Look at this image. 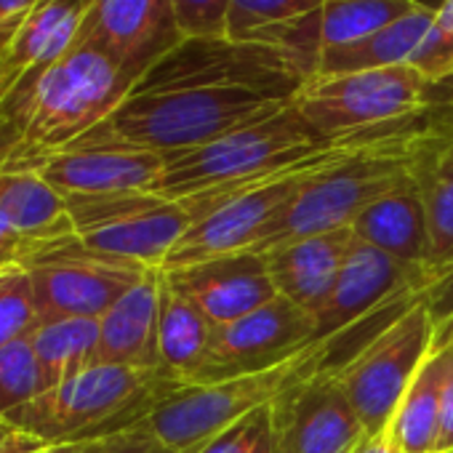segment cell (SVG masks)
<instances>
[{
  "mask_svg": "<svg viewBox=\"0 0 453 453\" xmlns=\"http://www.w3.org/2000/svg\"><path fill=\"white\" fill-rule=\"evenodd\" d=\"M134 86L136 81L102 49L75 43L0 102V168H27L75 144L110 118Z\"/></svg>",
  "mask_w": 453,
  "mask_h": 453,
  "instance_id": "obj_1",
  "label": "cell"
},
{
  "mask_svg": "<svg viewBox=\"0 0 453 453\" xmlns=\"http://www.w3.org/2000/svg\"><path fill=\"white\" fill-rule=\"evenodd\" d=\"M432 144H437L432 136L403 131L368 136L318 171L273 219L259 243L243 254L262 257L288 241L347 230L373 200L416 176V165Z\"/></svg>",
  "mask_w": 453,
  "mask_h": 453,
  "instance_id": "obj_2",
  "label": "cell"
},
{
  "mask_svg": "<svg viewBox=\"0 0 453 453\" xmlns=\"http://www.w3.org/2000/svg\"><path fill=\"white\" fill-rule=\"evenodd\" d=\"M288 102L294 99H275L249 88H134L110 118L70 147L115 144L160 155L184 152L208 144Z\"/></svg>",
  "mask_w": 453,
  "mask_h": 453,
  "instance_id": "obj_3",
  "label": "cell"
},
{
  "mask_svg": "<svg viewBox=\"0 0 453 453\" xmlns=\"http://www.w3.org/2000/svg\"><path fill=\"white\" fill-rule=\"evenodd\" d=\"M387 310H381V312H387ZM381 312H376V315H381ZM376 315H371L368 320H373ZM368 320H363V323H368ZM363 323H357L347 334H339L331 339H318V342L307 344L302 352L291 355L288 360H283L273 368L219 379V381H208V384L179 387V389L168 392L144 416L142 424L147 429H152L176 453H197L208 440H213L226 426H233L235 421L246 418L249 413H254L259 408L273 405V400L280 392H286L288 387H294L296 381H302L323 368L339 365L344 360V357H336L342 342H349L352 336H357Z\"/></svg>",
  "mask_w": 453,
  "mask_h": 453,
  "instance_id": "obj_4",
  "label": "cell"
},
{
  "mask_svg": "<svg viewBox=\"0 0 453 453\" xmlns=\"http://www.w3.org/2000/svg\"><path fill=\"white\" fill-rule=\"evenodd\" d=\"M334 142L320 139L294 102L254 118L224 136L165 155V168L150 192L168 200L235 189L267 173L302 163Z\"/></svg>",
  "mask_w": 453,
  "mask_h": 453,
  "instance_id": "obj_5",
  "label": "cell"
},
{
  "mask_svg": "<svg viewBox=\"0 0 453 453\" xmlns=\"http://www.w3.org/2000/svg\"><path fill=\"white\" fill-rule=\"evenodd\" d=\"M173 389H179V384L160 371L99 363L54 384L4 418L46 445L86 442L142 424Z\"/></svg>",
  "mask_w": 453,
  "mask_h": 453,
  "instance_id": "obj_6",
  "label": "cell"
},
{
  "mask_svg": "<svg viewBox=\"0 0 453 453\" xmlns=\"http://www.w3.org/2000/svg\"><path fill=\"white\" fill-rule=\"evenodd\" d=\"M365 139L368 136L334 142L331 147L302 163H294L288 168H280L235 189L187 197L184 203L192 213V224L187 226V233L179 238V243L173 246V251L168 254L160 270L168 273L197 262L251 251L259 243V238L267 233L273 219L318 171L344 157Z\"/></svg>",
  "mask_w": 453,
  "mask_h": 453,
  "instance_id": "obj_7",
  "label": "cell"
},
{
  "mask_svg": "<svg viewBox=\"0 0 453 453\" xmlns=\"http://www.w3.org/2000/svg\"><path fill=\"white\" fill-rule=\"evenodd\" d=\"M432 86L416 67H381L342 75H312L294 96L296 110L326 142L371 136L395 128L432 102Z\"/></svg>",
  "mask_w": 453,
  "mask_h": 453,
  "instance_id": "obj_8",
  "label": "cell"
},
{
  "mask_svg": "<svg viewBox=\"0 0 453 453\" xmlns=\"http://www.w3.org/2000/svg\"><path fill=\"white\" fill-rule=\"evenodd\" d=\"M432 339L434 320L421 291L334 368V376L368 437L387 432L408 384L432 347Z\"/></svg>",
  "mask_w": 453,
  "mask_h": 453,
  "instance_id": "obj_9",
  "label": "cell"
},
{
  "mask_svg": "<svg viewBox=\"0 0 453 453\" xmlns=\"http://www.w3.org/2000/svg\"><path fill=\"white\" fill-rule=\"evenodd\" d=\"M310 78L307 67L291 51L273 43L184 38L155 67H150L134 88H249L275 99H294Z\"/></svg>",
  "mask_w": 453,
  "mask_h": 453,
  "instance_id": "obj_10",
  "label": "cell"
},
{
  "mask_svg": "<svg viewBox=\"0 0 453 453\" xmlns=\"http://www.w3.org/2000/svg\"><path fill=\"white\" fill-rule=\"evenodd\" d=\"M75 238L104 257L160 270L179 238L192 224L184 200L157 192L65 195Z\"/></svg>",
  "mask_w": 453,
  "mask_h": 453,
  "instance_id": "obj_11",
  "label": "cell"
},
{
  "mask_svg": "<svg viewBox=\"0 0 453 453\" xmlns=\"http://www.w3.org/2000/svg\"><path fill=\"white\" fill-rule=\"evenodd\" d=\"M30 275L41 320L94 318L99 320L150 267L86 249L78 238L54 243L22 265Z\"/></svg>",
  "mask_w": 453,
  "mask_h": 453,
  "instance_id": "obj_12",
  "label": "cell"
},
{
  "mask_svg": "<svg viewBox=\"0 0 453 453\" xmlns=\"http://www.w3.org/2000/svg\"><path fill=\"white\" fill-rule=\"evenodd\" d=\"M312 342H318L315 315L278 294L246 318L213 326L197 384L273 368Z\"/></svg>",
  "mask_w": 453,
  "mask_h": 453,
  "instance_id": "obj_13",
  "label": "cell"
},
{
  "mask_svg": "<svg viewBox=\"0 0 453 453\" xmlns=\"http://www.w3.org/2000/svg\"><path fill=\"white\" fill-rule=\"evenodd\" d=\"M334 368L296 381L273 400V453H349L368 437Z\"/></svg>",
  "mask_w": 453,
  "mask_h": 453,
  "instance_id": "obj_14",
  "label": "cell"
},
{
  "mask_svg": "<svg viewBox=\"0 0 453 453\" xmlns=\"http://www.w3.org/2000/svg\"><path fill=\"white\" fill-rule=\"evenodd\" d=\"M429 278L421 270H413L395 257L363 243L355 238L334 291L328 294L326 304L318 310V339H331L347 334L357 323L368 320L371 315L392 307L395 302L424 291Z\"/></svg>",
  "mask_w": 453,
  "mask_h": 453,
  "instance_id": "obj_15",
  "label": "cell"
},
{
  "mask_svg": "<svg viewBox=\"0 0 453 453\" xmlns=\"http://www.w3.org/2000/svg\"><path fill=\"white\" fill-rule=\"evenodd\" d=\"M181 41L171 0H96L75 43L102 49L139 83Z\"/></svg>",
  "mask_w": 453,
  "mask_h": 453,
  "instance_id": "obj_16",
  "label": "cell"
},
{
  "mask_svg": "<svg viewBox=\"0 0 453 453\" xmlns=\"http://www.w3.org/2000/svg\"><path fill=\"white\" fill-rule=\"evenodd\" d=\"M163 273V270H160ZM168 286L184 296L211 326H224L265 307L278 296L267 270V259L259 254H230L189 267L163 273Z\"/></svg>",
  "mask_w": 453,
  "mask_h": 453,
  "instance_id": "obj_17",
  "label": "cell"
},
{
  "mask_svg": "<svg viewBox=\"0 0 453 453\" xmlns=\"http://www.w3.org/2000/svg\"><path fill=\"white\" fill-rule=\"evenodd\" d=\"M62 195H112V192H144L152 189L165 168V155L94 144V147H67L33 165Z\"/></svg>",
  "mask_w": 453,
  "mask_h": 453,
  "instance_id": "obj_18",
  "label": "cell"
},
{
  "mask_svg": "<svg viewBox=\"0 0 453 453\" xmlns=\"http://www.w3.org/2000/svg\"><path fill=\"white\" fill-rule=\"evenodd\" d=\"M352 243L355 233L352 226H347V230L280 243L262 257L267 259L275 291L296 307L318 315V310L334 291V283Z\"/></svg>",
  "mask_w": 453,
  "mask_h": 453,
  "instance_id": "obj_19",
  "label": "cell"
},
{
  "mask_svg": "<svg viewBox=\"0 0 453 453\" xmlns=\"http://www.w3.org/2000/svg\"><path fill=\"white\" fill-rule=\"evenodd\" d=\"M160 283L163 273L150 270L99 318V363L160 371Z\"/></svg>",
  "mask_w": 453,
  "mask_h": 453,
  "instance_id": "obj_20",
  "label": "cell"
},
{
  "mask_svg": "<svg viewBox=\"0 0 453 453\" xmlns=\"http://www.w3.org/2000/svg\"><path fill=\"white\" fill-rule=\"evenodd\" d=\"M450 349H453L450 326L445 320H434L432 347L421 368L416 371L413 381L408 384L384 432L397 453H437L440 405H442L445 376L450 368Z\"/></svg>",
  "mask_w": 453,
  "mask_h": 453,
  "instance_id": "obj_21",
  "label": "cell"
},
{
  "mask_svg": "<svg viewBox=\"0 0 453 453\" xmlns=\"http://www.w3.org/2000/svg\"><path fill=\"white\" fill-rule=\"evenodd\" d=\"M352 233L357 241L395 257L397 262L421 270L426 278L429 257V233H426V211L416 184V176L389 195L373 200L355 221Z\"/></svg>",
  "mask_w": 453,
  "mask_h": 453,
  "instance_id": "obj_22",
  "label": "cell"
},
{
  "mask_svg": "<svg viewBox=\"0 0 453 453\" xmlns=\"http://www.w3.org/2000/svg\"><path fill=\"white\" fill-rule=\"evenodd\" d=\"M94 4L96 0H41L6 54V96L22 78L41 75L75 46Z\"/></svg>",
  "mask_w": 453,
  "mask_h": 453,
  "instance_id": "obj_23",
  "label": "cell"
},
{
  "mask_svg": "<svg viewBox=\"0 0 453 453\" xmlns=\"http://www.w3.org/2000/svg\"><path fill=\"white\" fill-rule=\"evenodd\" d=\"M0 216L43 249L75 238L67 197L30 168H0Z\"/></svg>",
  "mask_w": 453,
  "mask_h": 453,
  "instance_id": "obj_24",
  "label": "cell"
},
{
  "mask_svg": "<svg viewBox=\"0 0 453 453\" xmlns=\"http://www.w3.org/2000/svg\"><path fill=\"white\" fill-rule=\"evenodd\" d=\"M432 22H434V9L421 6L413 14L397 19L395 25L357 43L323 51L315 75H342V73H363V70H381V67H400V65L413 67L432 30Z\"/></svg>",
  "mask_w": 453,
  "mask_h": 453,
  "instance_id": "obj_25",
  "label": "cell"
},
{
  "mask_svg": "<svg viewBox=\"0 0 453 453\" xmlns=\"http://www.w3.org/2000/svg\"><path fill=\"white\" fill-rule=\"evenodd\" d=\"M213 326L184 296H179L165 275L160 283V320H157V352L160 373L179 387H192L205 365Z\"/></svg>",
  "mask_w": 453,
  "mask_h": 453,
  "instance_id": "obj_26",
  "label": "cell"
},
{
  "mask_svg": "<svg viewBox=\"0 0 453 453\" xmlns=\"http://www.w3.org/2000/svg\"><path fill=\"white\" fill-rule=\"evenodd\" d=\"M416 184L426 211L429 283L453 270V144H432L416 165Z\"/></svg>",
  "mask_w": 453,
  "mask_h": 453,
  "instance_id": "obj_27",
  "label": "cell"
},
{
  "mask_svg": "<svg viewBox=\"0 0 453 453\" xmlns=\"http://www.w3.org/2000/svg\"><path fill=\"white\" fill-rule=\"evenodd\" d=\"M27 339L51 387L99 365V320L94 318H49L41 320Z\"/></svg>",
  "mask_w": 453,
  "mask_h": 453,
  "instance_id": "obj_28",
  "label": "cell"
},
{
  "mask_svg": "<svg viewBox=\"0 0 453 453\" xmlns=\"http://www.w3.org/2000/svg\"><path fill=\"white\" fill-rule=\"evenodd\" d=\"M421 6L424 4H418V0H326L323 9L315 14L320 54L328 49L357 43Z\"/></svg>",
  "mask_w": 453,
  "mask_h": 453,
  "instance_id": "obj_29",
  "label": "cell"
},
{
  "mask_svg": "<svg viewBox=\"0 0 453 453\" xmlns=\"http://www.w3.org/2000/svg\"><path fill=\"white\" fill-rule=\"evenodd\" d=\"M46 389H51V379L30 339H19L0 349V416L27 405Z\"/></svg>",
  "mask_w": 453,
  "mask_h": 453,
  "instance_id": "obj_30",
  "label": "cell"
},
{
  "mask_svg": "<svg viewBox=\"0 0 453 453\" xmlns=\"http://www.w3.org/2000/svg\"><path fill=\"white\" fill-rule=\"evenodd\" d=\"M326 0H230L226 38L257 41L262 33L304 19L323 9Z\"/></svg>",
  "mask_w": 453,
  "mask_h": 453,
  "instance_id": "obj_31",
  "label": "cell"
},
{
  "mask_svg": "<svg viewBox=\"0 0 453 453\" xmlns=\"http://www.w3.org/2000/svg\"><path fill=\"white\" fill-rule=\"evenodd\" d=\"M41 323L30 275L22 265L0 273V349L27 339Z\"/></svg>",
  "mask_w": 453,
  "mask_h": 453,
  "instance_id": "obj_32",
  "label": "cell"
},
{
  "mask_svg": "<svg viewBox=\"0 0 453 453\" xmlns=\"http://www.w3.org/2000/svg\"><path fill=\"white\" fill-rule=\"evenodd\" d=\"M197 453H273V426L270 405L249 413L208 440Z\"/></svg>",
  "mask_w": 453,
  "mask_h": 453,
  "instance_id": "obj_33",
  "label": "cell"
},
{
  "mask_svg": "<svg viewBox=\"0 0 453 453\" xmlns=\"http://www.w3.org/2000/svg\"><path fill=\"white\" fill-rule=\"evenodd\" d=\"M184 38H226L230 0H171Z\"/></svg>",
  "mask_w": 453,
  "mask_h": 453,
  "instance_id": "obj_34",
  "label": "cell"
},
{
  "mask_svg": "<svg viewBox=\"0 0 453 453\" xmlns=\"http://www.w3.org/2000/svg\"><path fill=\"white\" fill-rule=\"evenodd\" d=\"M83 453H176L168 448L152 429L144 424H134L120 432H110L94 440H86Z\"/></svg>",
  "mask_w": 453,
  "mask_h": 453,
  "instance_id": "obj_35",
  "label": "cell"
},
{
  "mask_svg": "<svg viewBox=\"0 0 453 453\" xmlns=\"http://www.w3.org/2000/svg\"><path fill=\"white\" fill-rule=\"evenodd\" d=\"M41 0H0V51L9 54Z\"/></svg>",
  "mask_w": 453,
  "mask_h": 453,
  "instance_id": "obj_36",
  "label": "cell"
},
{
  "mask_svg": "<svg viewBox=\"0 0 453 453\" xmlns=\"http://www.w3.org/2000/svg\"><path fill=\"white\" fill-rule=\"evenodd\" d=\"M38 251H43V246L19 235L14 226L0 216V273L14 267V265H25Z\"/></svg>",
  "mask_w": 453,
  "mask_h": 453,
  "instance_id": "obj_37",
  "label": "cell"
},
{
  "mask_svg": "<svg viewBox=\"0 0 453 453\" xmlns=\"http://www.w3.org/2000/svg\"><path fill=\"white\" fill-rule=\"evenodd\" d=\"M432 320H445L453 331V315H432ZM453 450V349H450V368L442 387V405H440V434H437V453Z\"/></svg>",
  "mask_w": 453,
  "mask_h": 453,
  "instance_id": "obj_38",
  "label": "cell"
},
{
  "mask_svg": "<svg viewBox=\"0 0 453 453\" xmlns=\"http://www.w3.org/2000/svg\"><path fill=\"white\" fill-rule=\"evenodd\" d=\"M432 315H453V270L424 288Z\"/></svg>",
  "mask_w": 453,
  "mask_h": 453,
  "instance_id": "obj_39",
  "label": "cell"
},
{
  "mask_svg": "<svg viewBox=\"0 0 453 453\" xmlns=\"http://www.w3.org/2000/svg\"><path fill=\"white\" fill-rule=\"evenodd\" d=\"M437 38L453 49V0H440V6L434 9V22H432Z\"/></svg>",
  "mask_w": 453,
  "mask_h": 453,
  "instance_id": "obj_40",
  "label": "cell"
},
{
  "mask_svg": "<svg viewBox=\"0 0 453 453\" xmlns=\"http://www.w3.org/2000/svg\"><path fill=\"white\" fill-rule=\"evenodd\" d=\"M46 448L43 440L33 437V434H25V432H14L4 445H0V453H41Z\"/></svg>",
  "mask_w": 453,
  "mask_h": 453,
  "instance_id": "obj_41",
  "label": "cell"
},
{
  "mask_svg": "<svg viewBox=\"0 0 453 453\" xmlns=\"http://www.w3.org/2000/svg\"><path fill=\"white\" fill-rule=\"evenodd\" d=\"M86 442H59V445H46L41 453H83Z\"/></svg>",
  "mask_w": 453,
  "mask_h": 453,
  "instance_id": "obj_42",
  "label": "cell"
},
{
  "mask_svg": "<svg viewBox=\"0 0 453 453\" xmlns=\"http://www.w3.org/2000/svg\"><path fill=\"white\" fill-rule=\"evenodd\" d=\"M6 96V54L0 51V102Z\"/></svg>",
  "mask_w": 453,
  "mask_h": 453,
  "instance_id": "obj_43",
  "label": "cell"
},
{
  "mask_svg": "<svg viewBox=\"0 0 453 453\" xmlns=\"http://www.w3.org/2000/svg\"><path fill=\"white\" fill-rule=\"evenodd\" d=\"M14 432H17V429H14V426H12V424L4 418V416H0V445H4V442H6V440L14 434Z\"/></svg>",
  "mask_w": 453,
  "mask_h": 453,
  "instance_id": "obj_44",
  "label": "cell"
},
{
  "mask_svg": "<svg viewBox=\"0 0 453 453\" xmlns=\"http://www.w3.org/2000/svg\"><path fill=\"white\" fill-rule=\"evenodd\" d=\"M418 4H424V6H429V9H434V6H432V4H429V0H418ZM434 4H437V6H440V0H434Z\"/></svg>",
  "mask_w": 453,
  "mask_h": 453,
  "instance_id": "obj_45",
  "label": "cell"
},
{
  "mask_svg": "<svg viewBox=\"0 0 453 453\" xmlns=\"http://www.w3.org/2000/svg\"><path fill=\"white\" fill-rule=\"evenodd\" d=\"M450 144H453V136H450Z\"/></svg>",
  "mask_w": 453,
  "mask_h": 453,
  "instance_id": "obj_46",
  "label": "cell"
},
{
  "mask_svg": "<svg viewBox=\"0 0 453 453\" xmlns=\"http://www.w3.org/2000/svg\"><path fill=\"white\" fill-rule=\"evenodd\" d=\"M450 453H453V450H450Z\"/></svg>",
  "mask_w": 453,
  "mask_h": 453,
  "instance_id": "obj_47",
  "label": "cell"
}]
</instances>
